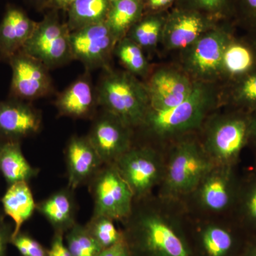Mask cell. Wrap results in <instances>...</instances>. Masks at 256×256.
Here are the masks:
<instances>
[{
  "label": "cell",
  "instance_id": "cell-24",
  "mask_svg": "<svg viewBox=\"0 0 256 256\" xmlns=\"http://www.w3.org/2000/svg\"><path fill=\"white\" fill-rule=\"evenodd\" d=\"M220 99L233 110L248 114L256 112V69L226 82L223 90H220Z\"/></svg>",
  "mask_w": 256,
  "mask_h": 256
},
{
  "label": "cell",
  "instance_id": "cell-22",
  "mask_svg": "<svg viewBox=\"0 0 256 256\" xmlns=\"http://www.w3.org/2000/svg\"><path fill=\"white\" fill-rule=\"evenodd\" d=\"M256 69V53L246 38H236L229 42L224 52V80L226 82L240 78Z\"/></svg>",
  "mask_w": 256,
  "mask_h": 256
},
{
  "label": "cell",
  "instance_id": "cell-29",
  "mask_svg": "<svg viewBox=\"0 0 256 256\" xmlns=\"http://www.w3.org/2000/svg\"><path fill=\"white\" fill-rule=\"evenodd\" d=\"M168 12L144 13L130 30L126 36L136 42L143 50H154L161 42Z\"/></svg>",
  "mask_w": 256,
  "mask_h": 256
},
{
  "label": "cell",
  "instance_id": "cell-3",
  "mask_svg": "<svg viewBox=\"0 0 256 256\" xmlns=\"http://www.w3.org/2000/svg\"><path fill=\"white\" fill-rule=\"evenodd\" d=\"M214 84L195 82L186 100L166 110L149 108L140 128L156 137H170L198 128L220 98Z\"/></svg>",
  "mask_w": 256,
  "mask_h": 256
},
{
  "label": "cell",
  "instance_id": "cell-45",
  "mask_svg": "<svg viewBox=\"0 0 256 256\" xmlns=\"http://www.w3.org/2000/svg\"><path fill=\"white\" fill-rule=\"evenodd\" d=\"M5 142V141L4 140L2 139L1 138H0V148H1V146H2V144H4Z\"/></svg>",
  "mask_w": 256,
  "mask_h": 256
},
{
  "label": "cell",
  "instance_id": "cell-11",
  "mask_svg": "<svg viewBox=\"0 0 256 256\" xmlns=\"http://www.w3.org/2000/svg\"><path fill=\"white\" fill-rule=\"evenodd\" d=\"M114 164L132 190L134 201L148 196L162 174L159 156L150 146H132Z\"/></svg>",
  "mask_w": 256,
  "mask_h": 256
},
{
  "label": "cell",
  "instance_id": "cell-30",
  "mask_svg": "<svg viewBox=\"0 0 256 256\" xmlns=\"http://www.w3.org/2000/svg\"><path fill=\"white\" fill-rule=\"evenodd\" d=\"M114 54L127 72L136 77L144 78L149 74L150 64L144 50L128 37H124L117 42Z\"/></svg>",
  "mask_w": 256,
  "mask_h": 256
},
{
  "label": "cell",
  "instance_id": "cell-9",
  "mask_svg": "<svg viewBox=\"0 0 256 256\" xmlns=\"http://www.w3.org/2000/svg\"><path fill=\"white\" fill-rule=\"evenodd\" d=\"M12 68L10 98L24 101L47 97L54 92L50 69L22 50L9 60Z\"/></svg>",
  "mask_w": 256,
  "mask_h": 256
},
{
  "label": "cell",
  "instance_id": "cell-2",
  "mask_svg": "<svg viewBox=\"0 0 256 256\" xmlns=\"http://www.w3.org/2000/svg\"><path fill=\"white\" fill-rule=\"evenodd\" d=\"M98 104L131 129L140 128L150 108L146 85L127 72L109 69L96 88Z\"/></svg>",
  "mask_w": 256,
  "mask_h": 256
},
{
  "label": "cell",
  "instance_id": "cell-13",
  "mask_svg": "<svg viewBox=\"0 0 256 256\" xmlns=\"http://www.w3.org/2000/svg\"><path fill=\"white\" fill-rule=\"evenodd\" d=\"M87 137L104 164H114L132 146V129L102 110L95 116Z\"/></svg>",
  "mask_w": 256,
  "mask_h": 256
},
{
  "label": "cell",
  "instance_id": "cell-20",
  "mask_svg": "<svg viewBox=\"0 0 256 256\" xmlns=\"http://www.w3.org/2000/svg\"><path fill=\"white\" fill-rule=\"evenodd\" d=\"M75 190L67 186L36 204V210L50 224L54 232L65 234L77 223Z\"/></svg>",
  "mask_w": 256,
  "mask_h": 256
},
{
  "label": "cell",
  "instance_id": "cell-36",
  "mask_svg": "<svg viewBox=\"0 0 256 256\" xmlns=\"http://www.w3.org/2000/svg\"><path fill=\"white\" fill-rule=\"evenodd\" d=\"M146 13L163 12L172 9L178 0H143Z\"/></svg>",
  "mask_w": 256,
  "mask_h": 256
},
{
  "label": "cell",
  "instance_id": "cell-25",
  "mask_svg": "<svg viewBox=\"0 0 256 256\" xmlns=\"http://www.w3.org/2000/svg\"><path fill=\"white\" fill-rule=\"evenodd\" d=\"M198 240L204 256H236L244 246L235 232L216 224L202 229Z\"/></svg>",
  "mask_w": 256,
  "mask_h": 256
},
{
  "label": "cell",
  "instance_id": "cell-39",
  "mask_svg": "<svg viewBox=\"0 0 256 256\" xmlns=\"http://www.w3.org/2000/svg\"><path fill=\"white\" fill-rule=\"evenodd\" d=\"M12 232L13 229H10L0 217V256H6V248L11 240Z\"/></svg>",
  "mask_w": 256,
  "mask_h": 256
},
{
  "label": "cell",
  "instance_id": "cell-8",
  "mask_svg": "<svg viewBox=\"0 0 256 256\" xmlns=\"http://www.w3.org/2000/svg\"><path fill=\"white\" fill-rule=\"evenodd\" d=\"M94 203L92 215L124 222L132 212L134 195L114 164H104L88 184Z\"/></svg>",
  "mask_w": 256,
  "mask_h": 256
},
{
  "label": "cell",
  "instance_id": "cell-38",
  "mask_svg": "<svg viewBox=\"0 0 256 256\" xmlns=\"http://www.w3.org/2000/svg\"><path fill=\"white\" fill-rule=\"evenodd\" d=\"M96 256H131L124 240H121L112 246L101 250Z\"/></svg>",
  "mask_w": 256,
  "mask_h": 256
},
{
  "label": "cell",
  "instance_id": "cell-21",
  "mask_svg": "<svg viewBox=\"0 0 256 256\" xmlns=\"http://www.w3.org/2000/svg\"><path fill=\"white\" fill-rule=\"evenodd\" d=\"M2 204L4 213L14 222L12 238L21 232L24 224L36 210V204L28 182H20L9 185L2 198Z\"/></svg>",
  "mask_w": 256,
  "mask_h": 256
},
{
  "label": "cell",
  "instance_id": "cell-10",
  "mask_svg": "<svg viewBox=\"0 0 256 256\" xmlns=\"http://www.w3.org/2000/svg\"><path fill=\"white\" fill-rule=\"evenodd\" d=\"M106 22L89 25L70 34L73 60H78L86 70L110 69L111 57L117 44Z\"/></svg>",
  "mask_w": 256,
  "mask_h": 256
},
{
  "label": "cell",
  "instance_id": "cell-17",
  "mask_svg": "<svg viewBox=\"0 0 256 256\" xmlns=\"http://www.w3.org/2000/svg\"><path fill=\"white\" fill-rule=\"evenodd\" d=\"M65 158L68 186L74 190L90 182L104 164L87 136L69 139Z\"/></svg>",
  "mask_w": 256,
  "mask_h": 256
},
{
  "label": "cell",
  "instance_id": "cell-31",
  "mask_svg": "<svg viewBox=\"0 0 256 256\" xmlns=\"http://www.w3.org/2000/svg\"><path fill=\"white\" fill-rule=\"evenodd\" d=\"M86 227L102 250L124 239L122 230L116 228L114 220L105 216L92 215Z\"/></svg>",
  "mask_w": 256,
  "mask_h": 256
},
{
  "label": "cell",
  "instance_id": "cell-34",
  "mask_svg": "<svg viewBox=\"0 0 256 256\" xmlns=\"http://www.w3.org/2000/svg\"><path fill=\"white\" fill-rule=\"evenodd\" d=\"M234 20L248 32L256 30V0H234Z\"/></svg>",
  "mask_w": 256,
  "mask_h": 256
},
{
  "label": "cell",
  "instance_id": "cell-7",
  "mask_svg": "<svg viewBox=\"0 0 256 256\" xmlns=\"http://www.w3.org/2000/svg\"><path fill=\"white\" fill-rule=\"evenodd\" d=\"M70 34L66 23L60 22L58 11L52 10L37 23L22 50L40 60L50 70L63 66L73 60Z\"/></svg>",
  "mask_w": 256,
  "mask_h": 256
},
{
  "label": "cell",
  "instance_id": "cell-32",
  "mask_svg": "<svg viewBox=\"0 0 256 256\" xmlns=\"http://www.w3.org/2000/svg\"><path fill=\"white\" fill-rule=\"evenodd\" d=\"M64 236L66 246L72 256H96L102 250L86 225L76 223Z\"/></svg>",
  "mask_w": 256,
  "mask_h": 256
},
{
  "label": "cell",
  "instance_id": "cell-43",
  "mask_svg": "<svg viewBox=\"0 0 256 256\" xmlns=\"http://www.w3.org/2000/svg\"><path fill=\"white\" fill-rule=\"evenodd\" d=\"M249 43L252 44V48L256 53V30L248 32L246 36Z\"/></svg>",
  "mask_w": 256,
  "mask_h": 256
},
{
  "label": "cell",
  "instance_id": "cell-35",
  "mask_svg": "<svg viewBox=\"0 0 256 256\" xmlns=\"http://www.w3.org/2000/svg\"><path fill=\"white\" fill-rule=\"evenodd\" d=\"M10 244L20 252L22 256H48V250L28 234L20 232L12 237Z\"/></svg>",
  "mask_w": 256,
  "mask_h": 256
},
{
  "label": "cell",
  "instance_id": "cell-5",
  "mask_svg": "<svg viewBox=\"0 0 256 256\" xmlns=\"http://www.w3.org/2000/svg\"><path fill=\"white\" fill-rule=\"evenodd\" d=\"M216 165L203 146L194 141L180 142L173 150L165 172V194L178 197L195 191Z\"/></svg>",
  "mask_w": 256,
  "mask_h": 256
},
{
  "label": "cell",
  "instance_id": "cell-18",
  "mask_svg": "<svg viewBox=\"0 0 256 256\" xmlns=\"http://www.w3.org/2000/svg\"><path fill=\"white\" fill-rule=\"evenodd\" d=\"M58 116L74 119H94L98 104L96 89L92 84L90 70H86L54 100Z\"/></svg>",
  "mask_w": 256,
  "mask_h": 256
},
{
  "label": "cell",
  "instance_id": "cell-15",
  "mask_svg": "<svg viewBox=\"0 0 256 256\" xmlns=\"http://www.w3.org/2000/svg\"><path fill=\"white\" fill-rule=\"evenodd\" d=\"M239 181L234 166L216 165L195 190L198 192L200 204L212 212L232 210Z\"/></svg>",
  "mask_w": 256,
  "mask_h": 256
},
{
  "label": "cell",
  "instance_id": "cell-37",
  "mask_svg": "<svg viewBox=\"0 0 256 256\" xmlns=\"http://www.w3.org/2000/svg\"><path fill=\"white\" fill-rule=\"evenodd\" d=\"M64 234L54 232L50 247L48 250V256H72L66 246Z\"/></svg>",
  "mask_w": 256,
  "mask_h": 256
},
{
  "label": "cell",
  "instance_id": "cell-26",
  "mask_svg": "<svg viewBox=\"0 0 256 256\" xmlns=\"http://www.w3.org/2000/svg\"><path fill=\"white\" fill-rule=\"evenodd\" d=\"M146 13L143 0H114L111 2L106 23L118 42Z\"/></svg>",
  "mask_w": 256,
  "mask_h": 256
},
{
  "label": "cell",
  "instance_id": "cell-6",
  "mask_svg": "<svg viewBox=\"0 0 256 256\" xmlns=\"http://www.w3.org/2000/svg\"><path fill=\"white\" fill-rule=\"evenodd\" d=\"M250 127V114L232 110L212 124L204 150L216 164L235 166L249 144Z\"/></svg>",
  "mask_w": 256,
  "mask_h": 256
},
{
  "label": "cell",
  "instance_id": "cell-14",
  "mask_svg": "<svg viewBox=\"0 0 256 256\" xmlns=\"http://www.w3.org/2000/svg\"><path fill=\"white\" fill-rule=\"evenodd\" d=\"M150 108L166 110L182 102L192 94L195 82L184 73L171 68L158 69L144 84Z\"/></svg>",
  "mask_w": 256,
  "mask_h": 256
},
{
  "label": "cell",
  "instance_id": "cell-33",
  "mask_svg": "<svg viewBox=\"0 0 256 256\" xmlns=\"http://www.w3.org/2000/svg\"><path fill=\"white\" fill-rule=\"evenodd\" d=\"M176 5L196 10L218 22L234 18V0H178Z\"/></svg>",
  "mask_w": 256,
  "mask_h": 256
},
{
  "label": "cell",
  "instance_id": "cell-1",
  "mask_svg": "<svg viewBox=\"0 0 256 256\" xmlns=\"http://www.w3.org/2000/svg\"><path fill=\"white\" fill-rule=\"evenodd\" d=\"M124 223L122 232L131 256H194L182 229L158 210L134 202Z\"/></svg>",
  "mask_w": 256,
  "mask_h": 256
},
{
  "label": "cell",
  "instance_id": "cell-23",
  "mask_svg": "<svg viewBox=\"0 0 256 256\" xmlns=\"http://www.w3.org/2000/svg\"><path fill=\"white\" fill-rule=\"evenodd\" d=\"M0 172L10 185L20 182H28L36 178L40 170L28 162L20 142L6 141L0 148Z\"/></svg>",
  "mask_w": 256,
  "mask_h": 256
},
{
  "label": "cell",
  "instance_id": "cell-16",
  "mask_svg": "<svg viewBox=\"0 0 256 256\" xmlns=\"http://www.w3.org/2000/svg\"><path fill=\"white\" fill-rule=\"evenodd\" d=\"M41 111L28 101L12 98L0 101V138L20 142L41 131Z\"/></svg>",
  "mask_w": 256,
  "mask_h": 256
},
{
  "label": "cell",
  "instance_id": "cell-42",
  "mask_svg": "<svg viewBox=\"0 0 256 256\" xmlns=\"http://www.w3.org/2000/svg\"><path fill=\"white\" fill-rule=\"evenodd\" d=\"M249 144H252L256 150V112L250 114V139Z\"/></svg>",
  "mask_w": 256,
  "mask_h": 256
},
{
  "label": "cell",
  "instance_id": "cell-40",
  "mask_svg": "<svg viewBox=\"0 0 256 256\" xmlns=\"http://www.w3.org/2000/svg\"><path fill=\"white\" fill-rule=\"evenodd\" d=\"M76 0H47L44 9L50 10H64L66 12L70 6Z\"/></svg>",
  "mask_w": 256,
  "mask_h": 256
},
{
  "label": "cell",
  "instance_id": "cell-46",
  "mask_svg": "<svg viewBox=\"0 0 256 256\" xmlns=\"http://www.w3.org/2000/svg\"><path fill=\"white\" fill-rule=\"evenodd\" d=\"M110 1L111 2H112L114 1V0H110Z\"/></svg>",
  "mask_w": 256,
  "mask_h": 256
},
{
  "label": "cell",
  "instance_id": "cell-44",
  "mask_svg": "<svg viewBox=\"0 0 256 256\" xmlns=\"http://www.w3.org/2000/svg\"><path fill=\"white\" fill-rule=\"evenodd\" d=\"M34 4H36L40 10L44 9L47 0H30Z\"/></svg>",
  "mask_w": 256,
  "mask_h": 256
},
{
  "label": "cell",
  "instance_id": "cell-28",
  "mask_svg": "<svg viewBox=\"0 0 256 256\" xmlns=\"http://www.w3.org/2000/svg\"><path fill=\"white\" fill-rule=\"evenodd\" d=\"M110 0H76L67 10L66 24L70 32L106 22Z\"/></svg>",
  "mask_w": 256,
  "mask_h": 256
},
{
  "label": "cell",
  "instance_id": "cell-4",
  "mask_svg": "<svg viewBox=\"0 0 256 256\" xmlns=\"http://www.w3.org/2000/svg\"><path fill=\"white\" fill-rule=\"evenodd\" d=\"M232 28L229 23H220L182 50V70L194 82L224 80V55L234 36Z\"/></svg>",
  "mask_w": 256,
  "mask_h": 256
},
{
  "label": "cell",
  "instance_id": "cell-27",
  "mask_svg": "<svg viewBox=\"0 0 256 256\" xmlns=\"http://www.w3.org/2000/svg\"><path fill=\"white\" fill-rule=\"evenodd\" d=\"M232 210L240 227L256 234V172L239 181Z\"/></svg>",
  "mask_w": 256,
  "mask_h": 256
},
{
  "label": "cell",
  "instance_id": "cell-12",
  "mask_svg": "<svg viewBox=\"0 0 256 256\" xmlns=\"http://www.w3.org/2000/svg\"><path fill=\"white\" fill-rule=\"evenodd\" d=\"M220 23L196 10L176 5L168 12L160 43L168 50H183Z\"/></svg>",
  "mask_w": 256,
  "mask_h": 256
},
{
  "label": "cell",
  "instance_id": "cell-41",
  "mask_svg": "<svg viewBox=\"0 0 256 256\" xmlns=\"http://www.w3.org/2000/svg\"><path fill=\"white\" fill-rule=\"evenodd\" d=\"M240 256H256V234H252L244 244Z\"/></svg>",
  "mask_w": 256,
  "mask_h": 256
},
{
  "label": "cell",
  "instance_id": "cell-19",
  "mask_svg": "<svg viewBox=\"0 0 256 256\" xmlns=\"http://www.w3.org/2000/svg\"><path fill=\"white\" fill-rule=\"evenodd\" d=\"M37 23L22 8L8 5L0 22V58L8 60L22 50Z\"/></svg>",
  "mask_w": 256,
  "mask_h": 256
}]
</instances>
